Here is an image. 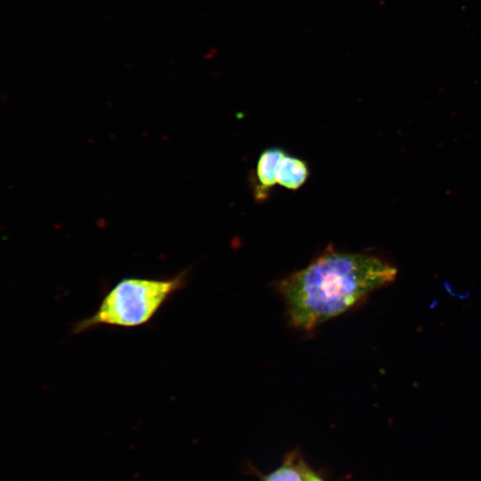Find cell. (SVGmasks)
<instances>
[{
	"instance_id": "obj_4",
	"label": "cell",
	"mask_w": 481,
	"mask_h": 481,
	"mask_svg": "<svg viewBox=\"0 0 481 481\" xmlns=\"http://www.w3.org/2000/svg\"><path fill=\"white\" fill-rule=\"evenodd\" d=\"M313 469L298 451L289 452L281 463L259 481H308Z\"/></svg>"
},
{
	"instance_id": "obj_1",
	"label": "cell",
	"mask_w": 481,
	"mask_h": 481,
	"mask_svg": "<svg viewBox=\"0 0 481 481\" xmlns=\"http://www.w3.org/2000/svg\"><path fill=\"white\" fill-rule=\"evenodd\" d=\"M396 268L379 257L331 245L278 284L289 323L303 331L346 312L395 281Z\"/></svg>"
},
{
	"instance_id": "obj_2",
	"label": "cell",
	"mask_w": 481,
	"mask_h": 481,
	"mask_svg": "<svg viewBox=\"0 0 481 481\" xmlns=\"http://www.w3.org/2000/svg\"><path fill=\"white\" fill-rule=\"evenodd\" d=\"M188 281V272L167 278L126 277L103 296L96 310L72 326L78 335L101 326L135 328L148 323Z\"/></svg>"
},
{
	"instance_id": "obj_7",
	"label": "cell",
	"mask_w": 481,
	"mask_h": 481,
	"mask_svg": "<svg viewBox=\"0 0 481 481\" xmlns=\"http://www.w3.org/2000/svg\"><path fill=\"white\" fill-rule=\"evenodd\" d=\"M213 52H215V50H214V49H210V51H208V53H206L204 54V57H205V58H208V59L211 58V57L213 56Z\"/></svg>"
},
{
	"instance_id": "obj_3",
	"label": "cell",
	"mask_w": 481,
	"mask_h": 481,
	"mask_svg": "<svg viewBox=\"0 0 481 481\" xmlns=\"http://www.w3.org/2000/svg\"><path fill=\"white\" fill-rule=\"evenodd\" d=\"M285 153L279 147L267 148L260 153L253 175V194L256 200H266L272 188L277 184L278 166Z\"/></svg>"
},
{
	"instance_id": "obj_6",
	"label": "cell",
	"mask_w": 481,
	"mask_h": 481,
	"mask_svg": "<svg viewBox=\"0 0 481 481\" xmlns=\"http://www.w3.org/2000/svg\"><path fill=\"white\" fill-rule=\"evenodd\" d=\"M308 481H326L322 476H321L314 469L312 470Z\"/></svg>"
},
{
	"instance_id": "obj_5",
	"label": "cell",
	"mask_w": 481,
	"mask_h": 481,
	"mask_svg": "<svg viewBox=\"0 0 481 481\" xmlns=\"http://www.w3.org/2000/svg\"><path fill=\"white\" fill-rule=\"evenodd\" d=\"M309 174L308 164L304 159L286 152L278 166L276 183L286 189L295 191L306 182Z\"/></svg>"
}]
</instances>
